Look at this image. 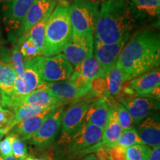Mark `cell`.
<instances>
[{"mask_svg":"<svg viewBox=\"0 0 160 160\" xmlns=\"http://www.w3.org/2000/svg\"><path fill=\"white\" fill-rule=\"evenodd\" d=\"M159 34L151 30H143L137 32L124 46L117 65L127 82L159 67Z\"/></svg>","mask_w":160,"mask_h":160,"instance_id":"cell-1","label":"cell"},{"mask_svg":"<svg viewBox=\"0 0 160 160\" xmlns=\"http://www.w3.org/2000/svg\"><path fill=\"white\" fill-rule=\"evenodd\" d=\"M134 23L128 0H105L99 9L95 37L107 45L128 40Z\"/></svg>","mask_w":160,"mask_h":160,"instance_id":"cell-2","label":"cell"},{"mask_svg":"<svg viewBox=\"0 0 160 160\" xmlns=\"http://www.w3.org/2000/svg\"><path fill=\"white\" fill-rule=\"evenodd\" d=\"M71 4L61 1L50 16L45 27L42 56L51 57L59 54L72 37L70 19Z\"/></svg>","mask_w":160,"mask_h":160,"instance_id":"cell-3","label":"cell"},{"mask_svg":"<svg viewBox=\"0 0 160 160\" xmlns=\"http://www.w3.org/2000/svg\"><path fill=\"white\" fill-rule=\"evenodd\" d=\"M99 13V2L94 0H73L70 7L72 34L93 35Z\"/></svg>","mask_w":160,"mask_h":160,"instance_id":"cell-4","label":"cell"},{"mask_svg":"<svg viewBox=\"0 0 160 160\" xmlns=\"http://www.w3.org/2000/svg\"><path fill=\"white\" fill-rule=\"evenodd\" d=\"M103 130L92 124L83 122L65 144L68 154L95 153L102 145Z\"/></svg>","mask_w":160,"mask_h":160,"instance_id":"cell-5","label":"cell"},{"mask_svg":"<svg viewBox=\"0 0 160 160\" xmlns=\"http://www.w3.org/2000/svg\"><path fill=\"white\" fill-rule=\"evenodd\" d=\"M41 57L39 56L33 59L25 60L23 73L17 76L16 79L13 96L22 97L28 95L45 85L46 82L42 79L40 69Z\"/></svg>","mask_w":160,"mask_h":160,"instance_id":"cell-6","label":"cell"},{"mask_svg":"<svg viewBox=\"0 0 160 160\" xmlns=\"http://www.w3.org/2000/svg\"><path fill=\"white\" fill-rule=\"evenodd\" d=\"M40 69L42 81L53 83L68 79L74 68L62 53H59L51 57L42 56Z\"/></svg>","mask_w":160,"mask_h":160,"instance_id":"cell-7","label":"cell"},{"mask_svg":"<svg viewBox=\"0 0 160 160\" xmlns=\"http://www.w3.org/2000/svg\"><path fill=\"white\" fill-rule=\"evenodd\" d=\"M92 102L89 99L77 102L65 111L62 119L59 144L65 145L82 125L86 113Z\"/></svg>","mask_w":160,"mask_h":160,"instance_id":"cell-8","label":"cell"},{"mask_svg":"<svg viewBox=\"0 0 160 160\" xmlns=\"http://www.w3.org/2000/svg\"><path fill=\"white\" fill-rule=\"evenodd\" d=\"M65 107L58 108L49 113L37 133L28 141L37 148L45 149L54 141L61 129Z\"/></svg>","mask_w":160,"mask_h":160,"instance_id":"cell-9","label":"cell"},{"mask_svg":"<svg viewBox=\"0 0 160 160\" xmlns=\"http://www.w3.org/2000/svg\"><path fill=\"white\" fill-rule=\"evenodd\" d=\"M45 85L28 95L1 98L2 106L3 108H8L11 110L19 105H31L42 108L62 106L64 105L62 102L49 94L45 88Z\"/></svg>","mask_w":160,"mask_h":160,"instance_id":"cell-10","label":"cell"},{"mask_svg":"<svg viewBox=\"0 0 160 160\" xmlns=\"http://www.w3.org/2000/svg\"><path fill=\"white\" fill-rule=\"evenodd\" d=\"M126 41L127 39H124L117 43L107 45L102 43L94 37L93 55L101 67L103 77H107L110 71L117 65L118 59Z\"/></svg>","mask_w":160,"mask_h":160,"instance_id":"cell-11","label":"cell"},{"mask_svg":"<svg viewBox=\"0 0 160 160\" xmlns=\"http://www.w3.org/2000/svg\"><path fill=\"white\" fill-rule=\"evenodd\" d=\"M93 35L78 37L72 34L62 50L63 55L74 68L81 65L89 55L93 54Z\"/></svg>","mask_w":160,"mask_h":160,"instance_id":"cell-12","label":"cell"},{"mask_svg":"<svg viewBox=\"0 0 160 160\" xmlns=\"http://www.w3.org/2000/svg\"><path fill=\"white\" fill-rule=\"evenodd\" d=\"M129 85L137 97H148L159 101L160 72L159 68L146 72L128 81Z\"/></svg>","mask_w":160,"mask_h":160,"instance_id":"cell-13","label":"cell"},{"mask_svg":"<svg viewBox=\"0 0 160 160\" xmlns=\"http://www.w3.org/2000/svg\"><path fill=\"white\" fill-rule=\"evenodd\" d=\"M118 102L125 108L135 124L140 123L159 108V101L148 97L119 98Z\"/></svg>","mask_w":160,"mask_h":160,"instance_id":"cell-14","label":"cell"},{"mask_svg":"<svg viewBox=\"0 0 160 160\" xmlns=\"http://www.w3.org/2000/svg\"><path fill=\"white\" fill-rule=\"evenodd\" d=\"M57 2V0H34L20 26L22 33H27L41 20L50 17Z\"/></svg>","mask_w":160,"mask_h":160,"instance_id":"cell-15","label":"cell"},{"mask_svg":"<svg viewBox=\"0 0 160 160\" xmlns=\"http://www.w3.org/2000/svg\"><path fill=\"white\" fill-rule=\"evenodd\" d=\"M106 100L108 105V117L105 128H103L101 142L104 146L109 148L115 145L116 142L123 131L118 120L117 112L114 105L115 100L112 99L110 95L106 96Z\"/></svg>","mask_w":160,"mask_h":160,"instance_id":"cell-16","label":"cell"},{"mask_svg":"<svg viewBox=\"0 0 160 160\" xmlns=\"http://www.w3.org/2000/svg\"><path fill=\"white\" fill-rule=\"evenodd\" d=\"M45 88L50 95L64 104L75 101L86 95L85 92L79 89L70 79L58 82L46 83Z\"/></svg>","mask_w":160,"mask_h":160,"instance_id":"cell-17","label":"cell"},{"mask_svg":"<svg viewBox=\"0 0 160 160\" xmlns=\"http://www.w3.org/2000/svg\"><path fill=\"white\" fill-rule=\"evenodd\" d=\"M135 129L144 145L150 148L159 146L160 123L159 117L149 116L138 124Z\"/></svg>","mask_w":160,"mask_h":160,"instance_id":"cell-18","label":"cell"},{"mask_svg":"<svg viewBox=\"0 0 160 160\" xmlns=\"http://www.w3.org/2000/svg\"><path fill=\"white\" fill-rule=\"evenodd\" d=\"M59 107H52L34 117L20 122L12 128L11 133L20 138L23 141L29 140L39 129L43 122L49 113Z\"/></svg>","mask_w":160,"mask_h":160,"instance_id":"cell-19","label":"cell"},{"mask_svg":"<svg viewBox=\"0 0 160 160\" xmlns=\"http://www.w3.org/2000/svg\"><path fill=\"white\" fill-rule=\"evenodd\" d=\"M34 0H13L7 3L5 9V20L12 28H20L24 18Z\"/></svg>","mask_w":160,"mask_h":160,"instance_id":"cell-20","label":"cell"},{"mask_svg":"<svg viewBox=\"0 0 160 160\" xmlns=\"http://www.w3.org/2000/svg\"><path fill=\"white\" fill-rule=\"evenodd\" d=\"M108 117V105L106 97L100 98L91 104L86 113L84 122L92 124L102 129Z\"/></svg>","mask_w":160,"mask_h":160,"instance_id":"cell-21","label":"cell"},{"mask_svg":"<svg viewBox=\"0 0 160 160\" xmlns=\"http://www.w3.org/2000/svg\"><path fill=\"white\" fill-rule=\"evenodd\" d=\"M17 75L8 62L0 59V94L1 98L10 97L14 93V85Z\"/></svg>","mask_w":160,"mask_h":160,"instance_id":"cell-22","label":"cell"},{"mask_svg":"<svg viewBox=\"0 0 160 160\" xmlns=\"http://www.w3.org/2000/svg\"><path fill=\"white\" fill-rule=\"evenodd\" d=\"M128 2L132 12L148 17L159 15L160 0H130Z\"/></svg>","mask_w":160,"mask_h":160,"instance_id":"cell-23","label":"cell"},{"mask_svg":"<svg viewBox=\"0 0 160 160\" xmlns=\"http://www.w3.org/2000/svg\"><path fill=\"white\" fill-rule=\"evenodd\" d=\"M74 69H77L80 75L89 82L97 77H103L101 67L93 54L89 55L79 67Z\"/></svg>","mask_w":160,"mask_h":160,"instance_id":"cell-24","label":"cell"},{"mask_svg":"<svg viewBox=\"0 0 160 160\" xmlns=\"http://www.w3.org/2000/svg\"><path fill=\"white\" fill-rule=\"evenodd\" d=\"M53 107H55V106H53ZM50 108L52 107L42 108L34 107V106L31 105H19L14 108L12 109L13 112V119L9 126L10 131H11L12 128L18 123H19L20 122L39 114Z\"/></svg>","mask_w":160,"mask_h":160,"instance_id":"cell-25","label":"cell"},{"mask_svg":"<svg viewBox=\"0 0 160 160\" xmlns=\"http://www.w3.org/2000/svg\"><path fill=\"white\" fill-rule=\"evenodd\" d=\"M106 80H107L108 95L117 97L119 95L123 82H126L122 71L116 65L115 67L108 74Z\"/></svg>","mask_w":160,"mask_h":160,"instance_id":"cell-26","label":"cell"},{"mask_svg":"<svg viewBox=\"0 0 160 160\" xmlns=\"http://www.w3.org/2000/svg\"><path fill=\"white\" fill-rule=\"evenodd\" d=\"M48 19L49 17H47L41 20L39 22L32 27L27 33H25L26 36L35 43L42 55L44 45H45V27Z\"/></svg>","mask_w":160,"mask_h":160,"instance_id":"cell-27","label":"cell"},{"mask_svg":"<svg viewBox=\"0 0 160 160\" xmlns=\"http://www.w3.org/2000/svg\"><path fill=\"white\" fill-rule=\"evenodd\" d=\"M17 44L19 45V51L22 55L24 61L42 56L35 43L30 39L25 33H23L22 36H21V37L18 39Z\"/></svg>","mask_w":160,"mask_h":160,"instance_id":"cell-28","label":"cell"},{"mask_svg":"<svg viewBox=\"0 0 160 160\" xmlns=\"http://www.w3.org/2000/svg\"><path fill=\"white\" fill-rule=\"evenodd\" d=\"M139 144H142V142L135 128L133 127L122 132L114 145L119 146V147L126 149L133 145H139Z\"/></svg>","mask_w":160,"mask_h":160,"instance_id":"cell-29","label":"cell"},{"mask_svg":"<svg viewBox=\"0 0 160 160\" xmlns=\"http://www.w3.org/2000/svg\"><path fill=\"white\" fill-rule=\"evenodd\" d=\"M151 148L144 144H139L125 149L127 160H148Z\"/></svg>","mask_w":160,"mask_h":160,"instance_id":"cell-30","label":"cell"},{"mask_svg":"<svg viewBox=\"0 0 160 160\" xmlns=\"http://www.w3.org/2000/svg\"><path fill=\"white\" fill-rule=\"evenodd\" d=\"M114 105L117 112L119 123L122 131H126L133 128V120L125 108L117 101H115Z\"/></svg>","mask_w":160,"mask_h":160,"instance_id":"cell-31","label":"cell"},{"mask_svg":"<svg viewBox=\"0 0 160 160\" xmlns=\"http://www.w3.org/2000/svg\"><path fill=\"white\" fill-rule=\"evenodd\" d=\"M93 97L98 99L105 97L108 95V93L107 80L105 77H97L92 80L91 82V91Z\"/></svg>","mask_w":160,"mask_h":160,"instance_id":"cell-32","label":"cell"},{"mask_svg":"<svg viewBox=\"0 0 160 160\" xmlns=\"http://www.w3.org/2000/svg\"><path fill=\"white\" fill-rule=\"evenodd\" d=\"M24 59L21 52L19 51V45L16 44L13 48L11 51L10 64L13 68L14 71L17 73V76H20L23 73L25 67H24Z\"/></svg>","mask_w":160,"mask_h":160,"instance_id":"cell-33","label":"cell"},{"mask_svg":"<svg viewBox=\"0 0 160 160\" xmlns=\"http://www.w3.org/2000/svg\"><path fill=\"white\" fill-rule=\"evenodd\" d=\"M13 135V137L11 142L12 154L17 159L22 160L28 156V147L23 140L14 134Z\"/></svg>","mask_w":160,"mask_h":160,"instance_id":"cell-34","label":"cell"},{"mask_svg":"<svg viewBox=\"0 0 160 160\" xmlns=\"http://www.w3.org/2000/svg\"><path fill=\"white\" fill-rule=\"evenodd\" d=\"M13 119V112L12 110L5 108L2 106L0 107V129L4 128L8 133L9 126Z\"/></svg>","mask_w":160,"mask_h":160,"instance_id":"cell-35","label":"cell"},{"mask_svg":"<svg viewBox=\"0 0 160 160\" xmlns=\"http://www.w3.org/2000/svg\"><path fill=\"white\" fill-rule=\"evenodd\" d=\"M108 156L111 160H127L125 148H123L116 145L112 146V147L108 148Z\"/></svg>","mask_w":160,"mask_h":160,"instance_id":"cell-36","label":"cell"},{"mask_svg":"<svg viewBox=\"0 0 160 160\" xmlns=\"http://www.w3.org/2000/svg\"><path fill=\"white\" fill-rule=\"evenodd\" d=\"M13 137V135L11 133L5 139L0 142V154L2 156H4V157L13 156L11 148V142Z\"/></svg>","mask_w":160,"mask_h":160,"instance_id":"cell-37","label":"cell"},{"mask_svg":"<svg viewBox=\"0 0 160 160\" xmlns=\"http://www.w3.org/2000/svg\"><path fill=\"white\" fill-rule=\"evenodd\" d=\"M148 160H160V146L153 148L150 153Z\"/></svg>","mask_w":160,"mask_h":160,"instance_id":"cell-38","label":"cell"},{"mask_svg":"<svg viewBox=\"0 0 160 160\" xmlns=\"http://www.w3.org/2000/svg\"><path fill=\"white\" fill-rule=\"evenodd\" d=\"M77 160H99V159H98L97 157H96L94 153H92V154L85 156V157L82 158V159H79Z\"/></svg>","mask_w":160,"mask_h":160,"instance_id":"cell-39","label":"cell"},{"mask_svg":"<svg viewBox=\"0 0 160 160\" xmlns=\"http://www.w3.org/2000/svg\"><path fill=\"white\" fill-rule=\"evenodd\" d=\"M0 160H19L13 156H9V157H4L0 154Z\"/></svg>","mask_w":160,"mask_h":160,"instance_id":"cell-40","label":"cell"},{"mask_svg":"<svg viewBox=\"0 0 160 160\" xmlns=\"http://www.w3.org/2000/svg\"><path fill=\"white\" fill-rule=\"evenodd\" d=\"M22 160H45L44 159H40V158H36V157H31V156H27L25 159H22Z\"/></svg>","mask_w":160,"mask_h":160,"instance_id":"cell-41","label":"cell"},{"mask_svg":"<svg viewBox=\"0 0 160 160\" xmlns=\"http://www.w3.org/2000/svg\"><path fill=\"white\" fill-rule=\"evenodd\" d=\"M13 0H0V3H8Z\"/></svg>","mask_w":160,"mask_h":160,"instance_id":"cell-42","label":"cell"},{"mask_svg":"<svg viewBox=\"0 0 160 160\" xmlns=\"http://www.w3.org/2000/svg\"><path fill=\"white\" fill-rule=\"evenodd\" d=\"M0 107H2V99H1V94H0Z\"/></svg>","mask_w":160,"mask_h":160,"instance_id":"cell-43","label":"cell"},{"mask_svg":"<svg viewBox=\"0 0 160 160\" xmlns=\"http://www.w3.org/2000/svg\"><path fill=\"white\" fill-rule=\"evenodd\" d=\"M0 37H1V33H0Z\"/></svg>","mask_w":160,"mask_h":160,"instance_id":"cell-44","label":"cell"}]
</instances>
